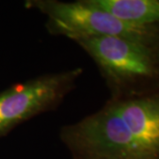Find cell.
Returning <instances> with one entry per match:
<instances>
[{"instance_id": "5b68a950", "label": "cell", "mask_w": 159, "mask_h": 159, "mask_svg": "<svg viewBox=\"0 0 159 159\" xmlns=\"http://www.w3.org/2000/svg\"><path fill=\"white\" fill-rule=\"evenodd\" d=\"M126 22L159 27V0H91Z\"/></svg>"}, {"instance_id": "277c9868", "label": "cell", "mask_w": 159, "mask_h": 159, "mask_svg": "<svg viewBox=\"0 0 159 159\" xmlns=\"http://www.w3.org/2000/svg\"><path fill=\"white\" fill-rule=\"evenodd\" d=\"M83 69L42 74L0 93V138L34 117L55 111L76 87Z\"/></svg>"}, {"instance_id": "7a4b0ae2", "label": "cell", "mask_w": 159, "mask_h": 159, "mask_svg": "<svg viewBox=\"0 0 159 159\" xmlns=\"http://www.w3.org/2000/svg\"><path fill=\"white\" fill-rule=\"evenodd\" d=\"M74 42L96 63L110 98L136 97L159 89V49L113 36Z\"/></svg>"}, {"instance_id": "3957f363", "label": "cell", "mask_w": 159, "mask_h": 159, "mask_svg": "<svg viewBox=\"0 0 159 159\" xmlns=\"http://www.w3.org/2000/svg\"><path fill=\"white\" fill-rule=\"evenodd\" d=\"M25 7L45 15V28L53 35L73 41L89 36H113L159 49V27L124 21L91 0H27Z\"/></svg>"}, {"instance_id": "6da1fadb", "label": "cell", "mask_w": 159, "mask_h": 159, "mask_svg": "<svg viewBox=\"0 0 159 159\" xmlns=\"http://www.w3.org/2000/svg\"><path fill=\"white\" fill-rule=\"evenodd\" d=\"M72 159H159V89L110 98L94 113L63 125Z\"/></svg>"}]
</instances>
